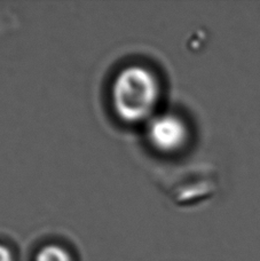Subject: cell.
<instances>
[{
  "instance_id": "3",
  "label": "cell",
  "mask_w": 260,
  "mask_h": 261,
  "mask_svg": "<svg viewBox=\"0 0 260 261\" xmlns=\"http://www.w3.org/2000/svg\"><path fill=\"white\" fill-rule=\"evenodd\" d=\"M35 261H71L68 251L58 244H48L41 248L36 254Z\"/></svg>"
},
{
  "instance_id": "4",
  "label": "cell",
  "mask_w": 260,
  "mask_h": 261,
  "mask_svg": "<svg viewBox=\"0 0 260 261\" xmlns=\"http://www.w3.org/2000/svg\"><path fill=\"white\" fill-rule=\"evenodd\" d=\"M0 261H14L13 252L4 244H0Z\"/></svg>"
},
{
  "instance_id": "1",
  "label": "cell",
  "mask_w": 260,
  "mask_h": 261,
  "mask_svg": "<svg viewBox=\"0 0 260 261\" xmlns=\"http://www.w3.org/2000/svg\"><path fill=\"white\" fill-rule=\"evenodd\" d=\"M161 97L159 78L149 69L134 64L116 74L110 87L115 114L125 123L148 122L155 116Z\"/></svg>"
},
{
  "instance_id": "2",
  "label": "cell",
  "mask_w": 260,
  "mask_h": 261,
  "mask_svg": "<svg viewBox=\"0 0 260 261\" xmlns=\"http://www.w3.org/2000/svg\"><path fill=\"white\" fill-rule=\"evenodd\" d=\"M147 139L162 153H175L188 141L187 125L174 114L155 115L147 122Z\"/></svg>"
}]
</instances>
